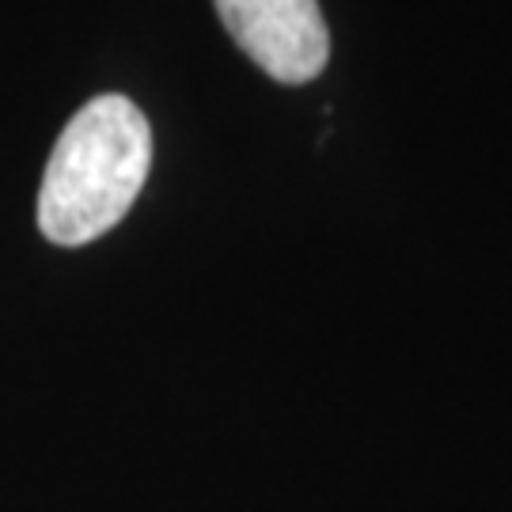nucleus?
I'll list each match as a JSON object with an SVG mask.
<instances>
[{"label":"nucleus","mask_w":512,"mask_h":512,"mask_svg":"<svg viewBox=\"0 0 512 512\" xmlns=\"http://www.w3.org/2000/svg\"><path fill=\"white\" fill-rule=\"evenodd\" d=\"M152 167V129L126 95H99L73 114L46 160L38 228L57 247L107 236L129 213Z\"/></svg>","instance_id":"1"},{"label":"nucleus","mask_w":512,"mask_h":512,"mask_svg":"<svg viewBox=\"0 0 512 512\" xmlns=\"http://www.w3.org/2000/svg\"><path fill=\"white\" fill-rule=\"evenodd\" d=\"M217 12L239 50L281 84H308L327 69L319 0H217Z\"/></svg>","instance_id":"2"}]
</instances>
